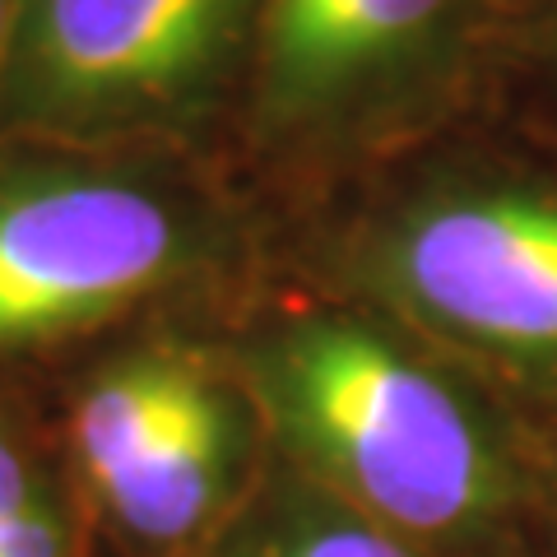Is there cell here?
Masks as SVG:
<instances>
[{
  "label": "cell",
  "instance_id": "1",
  "mask_svg": "<svg viewBox=\"0 0 557 557\" xmlns=\"http://www.w3.org/2000/svg\"><path fill=\"white\" fill-rule=\"evenodd\" d=\"M302 437L409 530H450L493 497V460L460 399L358 330H307L284 358Z\"/></svg>",
  "mask_w": 557,
  "mask_h": 557
},
{
  "label": "cell",
  "instance_id": "2",
  "mask_svg": "<svg viewBox=\"0 0 557 557\" xmlns=\"http://www.w3.org/2000/svg\"><path fill=\"white\" fill-rule=\"evenodd\" d=\"M177 256L168 205L116 182L0 190V344L65 335L139 298Z\"/></svg>",
  "mask_w": 557,
  "mask_h": 557
},
{
  "label": "cell",
  "instance_id": "3",
  "mask_svg": "<svg viewBox=\"0 0 557 557\" xmlns=\"http://www.w3.org/2000/svg\"><path fill=\"white\" fill-rule=\"evenodd\" d=\"M247 0H28V94L47 112H135L209 79Z\"/></svg>",
  "mask_w": 557,
  "mask_h": 557
},
{
  "label": "cell",
  "instance_id": "4",
  "mask_svg": "<svg viewBox=\"0 0 557 557\" xmlns=\"http://www.w3.org/2000/svg\"><path fill=\"white\" fill-rule=\"evenodd\" d=\"M413 298L487 344L557 348V205L460 200L399 247Z\"/></svg>",
  "mask_w": 557,
  "mask_h": 557
},
{
  "label": "cell",
  "instance_id": "5",
  "mask_svg": "<svg viewBox=\"0 0 557 557\" xmlns=\"http://www.w3.org/2000/svg\"><path fill=\"white\" fill-rule=\"evenodd\" d=\"M446 0H270L265 70L278 102H321L395 61Z\"/></svg>",
  "mask_w": 557,
  "mask_h": 557
},
{
  "label": "cell",
  "instance_id": "6",
  "mask_svg": "<svg viewBox=\"0 0 557 557\" xmlns=\"http://www.w3.org/2000/svg\"><path fill=\"white\" fill-rule=\"evenodd\" d=\"M223 465H228V413L214 391L200 386L159 432V442L135 460L108 507L121 525L145 539H182L214 507Z\"/></svg>",
  "mask_w": 557,
  "mask_h": 557
},
{
  "label": "cell",
  "instance_id": "7",
  "mask_svg": "<svg viewBox=\"0 0 557 557\" xmlns=\"http://www.w3.org/2000/svg\"><path fill=\"white\" fill-rule=\"evenodd\" d=\"M205 381L182 368V362H131L112 376H102L98 386L79 399L75 409V450L89 483L108 502L121 479L135 469V460L159 442V432L177 418L190 395Z\"/></svg>",
  "mask_w": 557,
  "mask_h": 557
},
{
  "label": "cell",
  "instance_id": "8",
  "mask_svg": "<svg viewBox=\"0 0 557 557\" xmlns=\"http://www.w3.org/2000/svg\"><path fill=\"white\" fill-rule=\"evenodd\" d=\"M0 557H65V534L51 507L28 493L20 507L0 520Z\"/></svg>",
  "mask_w": 557,
  "mask_h": 557
},
{
  "label": "cell",
  "instance_id": "9",
  "mask_svg": "<svg viewBox=\"0 0 557 557\" xmlns=\"http://www.w3.org/2000/svg\"><path fill=\"white\" fill-rule=\"evenodd\" d=\"M260 557H405L391 539H381L372 530H358V525H330V530H311L298 534L288 544H278Z\"/></svg>",
  "mask_w": 557,
  "mask_h": 557
},
{
  "label": "cell",
  "instance_id": "10",
  "mask_svg": "<svg viewBox=\"0 0 557 557\" xmlns=\"http://www.w3.org/2000/svg\"><path fill=\"white\" fill-rule=\"evenodd\" d=\"M33 493V483H28V469H24V460L10 450V442L0 437V520H5L20 502Z\"/></svg>",
  "mask_w": 557,
  "mask_h": 557
},
{
  "label": "cell",
  "instance_id": "11",
  "mask_svg": "<svg viewBox=\"0 0 557 557\" xmlns=\"http://www.w3.org/2000/svg\"><path fill=\"white\" fill-rule=\"evenodd\" d=\"M10 28H14V0H0V57L10 47Z\"/></svg>",
  "mask_w": 557,
  "mask_h": 557
}]
</instances>
